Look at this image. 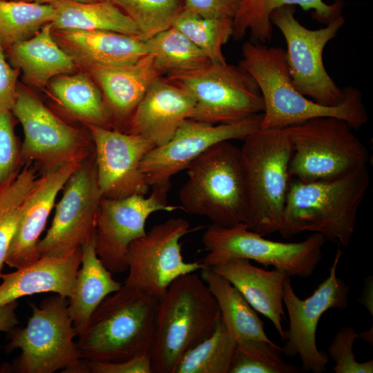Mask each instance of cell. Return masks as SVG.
I'll use <instances>...</instances> for the list:
<instances>
[{
	"label": "cell",
	"mask_w": 373,
	"mask_h": 373,
	"mask_svg": "<svg viewBox=\"0 0 373 373\" xmlns=\"http://www.w3.org/2000/svg\"><path fill=\"white\" fill-rule=\"evenodd\" d=\"M242 56L239 66L254 79L263 98L261 128H285L318 117L342 119L353 128L367 122V114L358 88L347 86L341 103L323 105L294 87L283 48L246 41Z\"/></svg>",
	"instance_id": "obj_1"
},
{
	"label": "cell",
	"mask_w": 373,
	"mask_h": 373,
	"mask_svg": "<svg viewBox=\"0 0 373 373\" xmlns=\"http://www.w3.org/2000/svg\"><path fill=\"white\" fill-rule=\"evenodd\" d=\"M370 178L363 164L334 178L290 182L280 234L289 238L303 231L318 233L326 240L346 247L354 232Z\"/></svg>",
	"instance_id": "obj_2"
},
{
	"label": "cell",
	"mask_w": 373,
	"mask_h": 373,
	"mask_svg": "<svg viewBox=\"0 0 373 373\" xmlns=\"http://www.w3.org/2000/svg\"><path fill=\"white\" fill-rule=\"evenodd\" d=\"M220 318L216 300L200 276L193 272L173 280L158 298L152 373H174L183 354L209 336Z\"/></svg>",
	"instance_id": "obj_3"
},
{
	"label": "cell",
	"mask_w": 373,
	"mask_h": 373,
	"mask_svg": "<svg viewBox=\"0 0 373 373\" xmlns=\"http://www.w3.org/2000/svg\"><path fill=\"white\" fill-rule=\"evenodd\" d=\"M158 298L122 285L92 315L76 342L83 359L116 362L150 354Z\"/></svg>",
	"instance_id": "obj_4"
},
{
	"label": "cell",
	"mask_w": 373,
	"mask_h": 373,
	"mask_svg": "<svg viewBox=\"0 0 373 373\" xmlns=\"http://www.w3.org/2000/svg\"><path fill=\"white\" fill-rule=\"evenodd\" d=\"M186 170L188 178L179 191L181 209L216 225L245 224L249 204L238 147L231 141L219 142Z\"/></svg>",
	"instance_id": "obj_5"
},
{
	"label": "cell",
	"mask_w": 373,
	"mask_h": 373,
	"mask_svg": "<svg viewBox=\"0 0 373 373\" xmlns=\"http://www.w3.org/2000/svg\"><path fill=\"white\" fill-rule=\"evenodd\" d=\"M240 149L249 211L247 227L262 236L279 232L290 183L291 140L285 128H258Z\"/></svg>",
	"instance_id": "obj_6"
},
{
	"label": "cell",
	"mask_w": 373,
	"mask_h": 373,
	"mask_svg": "<svg viewBox=\"0 0 373 373\" xmlns=\"http://www.w3.org/2000/svg\"><path fill=\"white\" fill-rule=\"evenodd\" d=\"M67 298L59 294L30 303L32 314L24 327L8 332V352L21 354L10 370L19 373H88L74 338L77 333L68 312Z\"/></svg>",
	"instance_id": "obj_7"
},
{
	"label": "cell",
	"mask_w": 373,
	"mask_h": 373,
	"mask_svg": "<svg viewBox=\"0 0 373 373\" xmlns=\"http://www.w3.org/2000/svg\"><path fill=\"white\" fill-rule=\"evenodd\" d=\"M285 128L292 146L290 178L302 182L334 178L368 160L366 146L342 119L318 117Z\"/></svg>",
	"instance_id": "obj_8"
},
{
	"label": "cell",
	"mask_w": 373,
	"mask_h": 373,
	"mask_svg": "<svg viewBox=\"0 0 373 373\" xmlns=\"http://www.w3.org/2000/svg\"><path fill=\"white\" fill-rule=\"evenodd\" d=\"M325 241L318 233L301 242L273 241L249 229L245 223L231 227L212 224L202 237L207 254L201 262L211 268L231 259H247L271 265L289 277L308 278L322 259Z\"/></svg>",
	"instance_id": "obj_9"
},
{
	"label": "cell",
	"mask_w": 373,
	"mask_h": 373,
	"mask_svg": "<svg viewBox=\"0 0 373 373\" xmlns=\"http://www.w3.org/2000/svg\"><path fill=\"white\" fill-rule=\"evenodd\" d=\"M167 79L195 98L193 119L228 124L264 111L257 83L239 66L209 62L193 70L169 73Z\"/></svg>",
	"instance_id": "obj_10"
},
{
	"label": "cell",
	"mask_w": 373,
	"mask_h": 373,
	"mask_svg": "<svg viewBox=\"0 0 373 373\" xmlns=\"http://www.w3.org/2000/svg\"><path fill=\"white\" fill-rule=\"evenodd\" d=\"M270 21L286 41V61L296 90L323 105L341 103L345 97L344 88L341 89L327 73L323 52L344 25V17L340 15L327 26L310 30L297 21L291 6H285L272 11Z\"/></svg>",
	"instance_id": "obj_11"
},
{
	"label": "cell",
	"mask_w": 373,
	"mask_h": 373,
	"mask_svg": "<svg viewBox=\"0 0 373 373\" xmlns=\"http://www.w3.org/2000/svg\"><path fill=\"white\" fill-rule=\"evenodd\" d=\"M184 218H172L152 227L133 240L127 251L128 274L124 285L157 298L178 277L205 267L201 261L186 262L181 239L195 229Z\"/></svg>",
	"instance_id": "obj_12"
},
{
	"label": "cell",
	"mask_w": 373,
	"mask_h": 373,
	"mask_svg": "<svg viewBox=\"0 0 373 373\" xmlns=\"http://www.w3.org/2000/svg\"><path fill=\"white\" fill-rule=\"evenodd\" d=\"M62 190L51 225L39 242V257L64 256L95 240L102 195L94 153L73 173Z\"/></svg>",
	"instance_id": "obj_13"
},
{
	"label": "cell",
	"mask_w": 373,
	"mask_h": 373,
	"mask_svg": "<svg viewBox=\"0 0 373 373\" xmlns=\"http://www.w3.org/2000/svg\"><path fill=\"white\" fill-rule=\"evenodd\" d=\"M342 253L338 246L328 277L308 298L302 300L296 296L289 276L284 282L283 300L289 328L281 352L288 356L298 355L303 370L313 373L325 371L329 363L328 355L316 345V329L322 315L328 309H344L348 305L349 287L336 276Z\"/></svg>",
	"instance_id": "obj_14"
},
{
	"label": "cell",
	"mask_w": 373,
	"mask_h": 373,
	"mask_svg": "<svg viewBox=\"0 0 373 373\" xmlns=\"http://www.w3.org/2000/svg\"><path fill=\"white\" fill-rule=\"evenodd\" d=\"M11 111L23 128V157L38 164L44 173L70 162H83L94 153L93 144L30 93L17 88Z\"/></svg>",
	"instance_id": "obj_15"
},
{
	"label": "cell",
	"mask_w": 373,
	"mask_h": 373,
	"mask_svg": "<svg viewBox=\"0 0 373 373\" xmlns=\"http://www.w3.org/2000/svg\"><path fill=\"white\" fill-rule=\"evenodd\" d=\"M263 113L241 120L211 124L188 119L166 144L150 151L142 160L141 171L149 186L169 191L171 180L186 169L198 157L213 145L233 140H244L260 128Z\"/></svg>",
	"instance_id": "obj_16"
},
{
	"label": "cell",
	"mask_w": 373,
	"mask_h": 373,
	"mask_svg": "<svg viewBox=\"0 0 373 373\" xmlns=\"http://www.w3.org/2000/svg\"><path fill=\"white\" fill-rule=\"evenodd\" d=\"M167 193L163 189H152L148 197L133 195L123 198H102L95 245L99 258L112 274L127 270L128 247L146 233V222L152 213L180 209L168 204Z\"/></svg>",
	"instance_id": "obj_17"
},
{
	"label": "cell",
	"mask_w": 373,
	"mask_h": 373,
	"mask_svg": "<svg viewBox=\"0 0 373 373\" xmlns=\"http://www.w3.org/2000/svg\"><path fill=\"white\" fill-rule=\"evenodd\" d=\"M94 146L97 182L102 197L146 195L150 189L140 168L155 147L149 138L95 124H88Z\"/></svg>",
	"instance_id": "obj_18"
},
{
	"label": "cell",
	"mask_w": 373,
	"mask_h": 373,
	"mask_svg": "<svg viewBox=\"0 0 373 373\" xmlns=\"http://www.w3.org/2000/svg\"><path fill=\"white\" fill-rule=\"evenodd\" d=\"M82 162H73L37 178L21 210L17 230L9 248L6 264L19 269L40 257L37 246L58 193Z\"/></svg>",
	"instance_id": "obj_19"
},
{
	"label": "cell",
	"mask_w": 373,
	"mask_h": 373,
	"mask_svg": "<svg viewBox=\"0 0 373 373\" xmlns=\"http://www.w3.org/2000/svg\"><path fill=\"white\" fill-rule=\"evenodd\" d=\"M195 106L187 90L160 77L146 90L124 132L146 137L155 147L162 146L191 119Z\"/></svg>",
	"instance_id": "obj_20"
},
{
	"label": "cell",
	"mask_w": 373,
	"mask_h": 373,
	"mask_svg": "<svg viewBox=\"0 0 373 373\" xmlns=\"http://www.w3.org/2000/svg\"><path fill=\"white\" fill-rule=\"evenodd\" d=\"M82 250L61 257L43 256L8 274L0 273V305L36 294L53 292L70 298L73 295Z\"/></svg>",
	"instance_id": "obj_21"
},
{
	"label": "cell",
	"mask_w": 373,
	"mask_h": 373,
	"mask_svg": "<svg viewBox=\"0 0 373 373\" xmlns=\"http://www.w3.org/2000/svg\"><path fill=\"white\" fill-rule=\"evenodd\" d=\"M89 71L103 90L111 122L118 131L126 128L149 86L162 75L151 54L131 64Z\"/></svg>",
	"instance_id": "obj_22"
},
{
	"label": "cell",
	"mask_w": 373,
	"mask_h": 373,
	"mask_svg": "<svg viewBox=\"0 0 373 373\" xmlns=\"http://www.w3.org/2000/svg\"><path fill=\"white\" fill-rule=\"evenodd\" d=\"M55 36L75 62L88 70L131 64L149 54L144 41L116 32L55 30Z\"/></svg>",
	"instance_id": "obj_23"
},
{
	"label": "cell",
	"mask_w": 373,
	"mask_h": 373,
	"mask_svg": "<svg viewBox=\"0 0 373 373\" xmlns=\"http://www.w3.org/2000/svg\"><path fill=\"white\" fill-rule=\"evenodd\" d=\"M211 269L236 287L256 311L269 319L282 340H285L283 294L285 280L289 276L285 272L276 268L266 270L242 258L227 260Z\"/></svg>",
	"instance_id": "obj_24"
},
{
	"label": "cell",
	"mask_w": 373,
	"mask_h": 373,
	"mask_svg": "<svg viewBox=\"0 0 373 373\" xmlns=\"http://www.w3.org/2000/svg\"><path fill=\"white\" fill-rule=\"evenodd\" d=\"M8 48L12 65L35 86L42 87L52 77L70 73L75 68L72 57L57 42L50 23Z\"/></svg>",
	"instance_id": "obj_25"
},
{
	"label": "cell",
	"mask_w": 373,
	"mask_h": 373,
	"mask_svg": "<svg viewBox=\"0 0 373 373\" xmlns=\"http://www.w3.org/2000/svg\"><path fill=\"white\" fill-rule=\"evenodd\" d=\"M81 268L78 269L73 295L68 303V312L77 336L86 329L90 318L101 303L117 291L122 284L99 258L95 240L81 248Z\"/></svg>",
	"instance_id": "obj_26"
},
{
	"label": "cell",
	"mask_w": 373,
	"mask_h": 373,
	"mask_svg": "<svg viewBox=\"0 0 373 373\" xmlns=\"http://www.w3.org/2000/svg\"><path fill=\"white\" fill-rule=\"evenodd\" d=\"M51 4L56 12L50 23L53 30L111 31L140 39L135 23L111 0H65Z\"/></svg>",
	"instance_id": "obj_27"
},
{
	"label": "cell",
	"mask_w": 373,
	"mask_h": 373,
	"mask_svg": "<svg viewBox=\"0 0 373 373\" xmlns=\"http://www.w3.org/2000/svg\"><path fill=\"white\" fill-rule=\"evenodd\" d=\"M200 271L216 300L223 323L236 342L257 340L276 345L266 334L264 323L256 310L236 287L210 267H205Z\"/></svg>",
	"instance_id": "obj_28"
},
{
	"label": "cell",
	"mask_w": 373,
	"mask_h": 373,
	"mask_svg": "<svg viewBox=\"0 0 373 373\" xmlns=\"http://www.w3.org/2000/svg\"><path fill=\"white\" fill-rule=\"evenodd\" d=\"M292 5H299L305 10H313L316 19L327 24L340 15L343 7L342 2L328 5L323 0H240L233 18L232 37L239 41L249 30L254 41L269 42L273 32L271 13L278 8Z\"/></svg>",
	"instance_id": "obj_29"
},
{
	"label": "cell",
	"mask_w": 373,
	"mask_h": 373,
	"mask_svg": "<svg viewBox=\"0 0 373 373\" xmlns=\"http://www.w3.org/2000/svg\"><path fill=\"white\" fill-rule=\"evenodd\" d=\"M52 93L71 114L87 123L108 128L111 118L104 99L88 75L79 73L55 77Z\"/></svg>",
	"instance_id": "obj_30"
},
{
	"label": "cell",
	"mask_w": 373,
	"mask_h": 373,
	"mask_svg": "<svg viewBox=\"0 0 373 373\" xmlns=\"http://www.w3.org/2000/svg\"><path fill=\"white\" fill-rule=\"evenodd\" d=\"M236 347L221 317L209 336L183 354L174 373H229Z\"/></svg>",
	"instance_id": "obj_31"
},
{
	"label": "cell",
	"mask_w": 373,
	"mask_h": 373,
	"mask_svg": "<svg viewBox=\"0 0 373 373\" xmlns=\"http://www.w3.org/2000/svg\"><path fill=\"white\" fill-rule=\"evenodd\" d=\"M52 4L0 0V46L3 48L27 39L55 17Z\"/></svg>",
	"instance_id": "obj_32"
},
{
	"label": "cell",
	"mask_w": 373,
	"mask_h": 373,
	"mask_svg": "<svg viewBox=\"0 0 373 373\" xmlns=\"http://www.w3.org/2000/svg\"><path fill=\"white\" fill-rule=\"evenodd\" d=\"M144 43L162 74L190 70L211 62L201 49L173 27L144 40Z\"/></svg>",
	"instance_id": "obj_33"
},
{
	"label": "cell",
	"mask_w": 373,
	"mask_h": 373,
	"mask_svg": "<svg viewBox=\"0 0 373 373\" xmlns=\"http://www.w3.org/2000/svg\"><path fill=\"white\" fill-rule=\"evenodd\" d=\"M172 27L201 49L211 62H227L222 47L232 37V18L206 17L183 8Z\"/></svg>",
	"instance_id": "obj_34"
},
{
	"label": "cell",
	"mask_w": 373,
	"mask_h": 373,
	"mask_svg": "<svg viewBox=\"0 0 373 373\" xmlns=\"http://www.w3.org/2000/svg\"><path fill=\"white\" fill-rule=\"evenodd\" d=\"M36 180L35 171L27 166L0 186V273L17 230L23 202Z\"/></svg>",
	"instance_id": "obj_35"
},
{
	"label": "cell",
	"mask_w": 373,
	"mask_h": 373,
	"mask_svg": "<svg viewBox=\"0 0 373 373\" xmlns=\"http://www.w3.org/2000/svg\"><path fill=\"white\" fill-rule=\"evenodd\" d=\"M135 23L146 40L172 27L183 6L179 0H111Z\"/></svg>",
	"instance_id": "obj_36"
},
{
	"label": "cell",
	"mask_w": 373,
	"mask_h": 373,
	"mask_svg": "<svg viewBox=\"0 0 373 373\" xmlns=\"http://www.w3.org/2000/svg\"><path fill=\"white\" fill-rule=\"evenodd\" d=\"M281 347L263 341L236 342L229 373H298L300 369L285 363Z\"/></svg>",
	"instance_id": "obj_37"
},
{
	"label": "cell",
	"mask_w": 373,
	"mask_h": 373,
	"mask_svg": "<svg viewBox=\"0 0 373 373\" xmlns=\"http://www.w3.org/2000/svg\"><path fill=\"white\" fill-rule=\"evenodd\" d=\"M357 332L352 326L341 327L334 335L327 350L328 356L334 362L336 373H372L373 360L356 361L352 351Z\"/></svg>",
	"instance_id": "obj_38"
},
{
	"label": "cell",
	"mask_w": 373,
	"mask_h": 373,
	"mask_svg": "<svg viewBox=\"0 0 373 373\" xmlns=\"http://www.w3.org/2000/svg\"><path fill=\"white\" fill-rule=\"evenodd\" d=\"M10 112L0 113V186L18 171L19 152Z\"/></svg>",
	"instance_id": "obj_39"
},
{
	"label": "cell",
	"mask_w": 373,
	"mask_h": 373,
	"mask_svg": "<svg viewBox=\"0 0 373 373\" xmlns=\"http://www.w3.org/2000/svg\"><path fill=\"white\" fill-rule=\"evenodd\" d=\"M85 362L88 373H152L150 354H141L116 362L87 360Z\"/></svg>",
	"instance_id": "obj_40"
},
{
	"label": "cell",
	"mask_w": 373,
	"mask_h": 373,
	"mask_svg": "<svg viewBox=\"0 0 373 373\" xmlns=\"http://www.w3.org/2000/svg\"><path fill=\"white\" fill-rule=\"evenodd\" d=\"M240 0H185L183 8L206 17L233 18Z\"/></svg>",
	"instance_id": "obj_41"
},
{
	"label": "cell",
	"mask_w": 373,
	"mask_h": 373,
	"mask_svg": "<svg viewBox=\"0 0 373 373\" xmlns=\"http://www.w3.org/2000/svg\"><path fill=\"white\" fill-rule=\"evenodd\" d=\"M0 46V113L11 111L17 94L19 69L11 66Z\"/></svg>",
	"instance_id": "obj_42"
},
{
	"label": "cell",
	"mask_w": 373,
	"mask_h": 373,
	"mask_svg": "<svg viewBox=\"0 0 373 373\" xmlns=\"http://www.w3.org/2000/svg\"><path fill=\"white\" fill-rule=\"evenodd\" d=\"M17 300L0 305V332H10L19 324L16 314Z\"/></svg>",
	"instance_id": "obj_43"
},
{
	"label": "cell",
	"mask_w": 373,
	"mask_h": 373,
	"mask_svg": "<svg viewBox=\"0 0 373 373\" xmlns=\"http://www.w3.org/2000/svg\"><path fill=\"white\" fill-rule=\"evenodd\" d=\"M365 280V282H364L363 292L359 301L364 306H365L371 315H372V277L369 276Z\"/></svg>",
	"instance_id": "obj_44"
},
{
	"label": "cell",
	"mask_w": 373,
	"mask_h": 373,
	"mask_svg": "<svg viewBox=\"0 0 373 373\" xmlns=\"http://www.w3.org/2000/svg\"><path fill=\"white\" fill-rule=\"evenodd\" d=\"M373 332L372 327L368 330L357 332V338H361L363 341L371 343L372 345L373 342Z\"/></svg>",
	"instance_id": "obj_45"
},
{
	"label": "cell",
	"mask_w": 373,
	"mask_h": 373,
	"mask_svg": "<svg viewBox=\"0 0 373 373\" xmlns=\"http://www.w3.org/2000/svg\"><path fill=\"white\" fill-rule=\"evenodd\" d=\"M14 1H20L39 3V4H51L57 1H65V0H14ZM70 1H80V2H94V1H99V0H70Z\"/></svg>",
	"instance_id": "obj_46"
},
{
	"label": "cell",
	"mask_w": 373,
	"mask_h": 373,
	"mask_svg": "<svg viewBox=\"0 0 373 373\" xmlns=\"http://www.w3.org/2000/svg\"><path fill=\"white\" fill-rule=\"evenodd\" d=\"M99 1H106V0H99Z\"/></svg>",
	"instance_id": "obj_47"
}]
</instances>
